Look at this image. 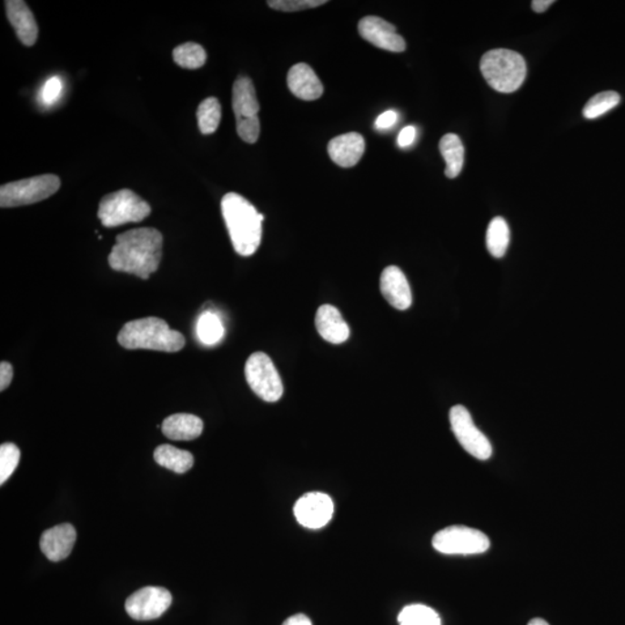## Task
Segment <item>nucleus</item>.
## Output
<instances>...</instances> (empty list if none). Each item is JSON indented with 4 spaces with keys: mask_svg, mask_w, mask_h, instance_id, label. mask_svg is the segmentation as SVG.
I'll return each mask as SVG.
<instances>
[{
    "mask_svg": "<svg viewBox=\"0 0 625 625\" xmlns=\"http://www.w3.org/2000/svg\"><path fill=\"white\" fill-rule=\"evenodd\" d=\"M164 237L153 227L130 229L118 234L108 257L110 267L146 280L155 274L163 258Z\"/></svg>",
    "mask_w": 625,
    "mask_h": 625,
    "instance_id": "f257e3e1",
    "label": "nucleus"
},
{
    "mask_svg": "<svg viewBox=\"0 0 625 625\" xmlns=\"http://www.w3.org/2000/svg\"><path fill=\"white\" fill-rule=\"evenodd\" d=\"M221 214L234 250L241 257H252L257 253L261 245L265 216L259 214L248 199L236 193H228L221 199Z\"/></svg>",
    "mask_w": 625,
    "mask_h": 625,
    "instance_id": "f03ea898",
    "label": "nucleus"
},
{
    "mask_svg": "<svg viewBox=\"0 0 625 625\" xmlns=\"http://www.w3.org/2000/svg\"><path fill=\"white\" fill-rule=\"evenodd\" d=\"M120 346L127 350L178 352L186 346L185 336L169 328L159 318H144L123 326L117 336Z\"/></svg>",
    "mask_w": 625,
    "mask_h": 625,
    "instance_id": "7ed1b4c3",
    "label": "nucleus"
},
{
    "mask_svg": "<svg viewBox=\"0 0 625 625\" xmlns=\"http://www.w3.org/2000/svg\"><path fill=\"white\" fill-rule=\"evenodd\" d=\"M479 69L487 83L500 93L518 91L527 75L524 57L517 51L509 49L488 51L480 59Z\"/></svg>",
    "mask_w": 625,
    "mask_h": 625,
    "instance_id": "20e7f679",
    "label": "nucleus"
},
{
    "mask_svg": "<svg viewBox=\"0 0 625 625\" xmlns=\"http://www.w3.org/2000/svg\"><path fill=\"white\" fill-rule=\"evenodd\" d=\"M150 204L130 189H121L101 199L97 217L105 227L140 223L151 215Z\"/></svg>",
    "mask_w": 625,
    "mask_h": 625,
    "instance_id": "39448f33",
    "label": "nucleus"
},
{
    "mask_svg": "<svg viewBox=\"0 0 625 625\" xmlns=\"http://www.w3.org/2000/svg\"><path fill=\"white\" fill-rule=\"evenodd\" d=\"M232 106L237 135L246 143H257L261 133L257 116L259 104L254 84L248 76H239L234 83Z\"/></svg>",
    "mask_w": 625,
    "mask_h": 625,
    "instance_id": "423d86ee",
    "label": "nucleus"
},
{
    "mask_svg": "<svg viewBox=\"0 0 625 625\" xmlns=\"http://www.w3.org/2000/svg\"><path fill=\"white\" fill-rule=\"evenodd\" d=\"M61 188V178L54 174L25 178L3 185L0 188V207L31 206L53 197Z\"/></svg>",
    "mask_w": 625,
    "mask_h": 625,
    "instance_id": "0eeeda50",
    "label": "nucleus"
},
{
    "mask_svg": "<svg viewBox=\"0 0 625 625\" xmlns=\"http://www.w3.org/2000/svg\"><path fill=\"white\" fill-rule=\"evenodd\" d=\"M246 380L263 401L274 403L283 397L284 386L277 368L265 352H255L247 360Z\"/></svg>",
    "mask_w": 625,
    "mask_h": 625,
    "instance_id": "6e6552de",
    "label": "nucleus"
},
{
    "mask_svg": "<svg viewBox=\"0 0 625 625\" xmlns=\"http://www.w3.org/2000/svg\"><path fill=\"white\" fill-rule=\"evenodd\" d=\"M432 546L445 555L482 554L490 548V539L483 531L466 526H449L438 531Z\"/></svg>",
    "mask_w": 625,
    "mask_h": 625,
    "instance_id": "1a4fd4ad",
    "label": "nucleus"
},
{
    "mask_svg": "<svg viewBox=\"0 0 625 625\" xmlns=\"http://www.w3.org/2000/svg\"><path fill=\"white\" fill-rule=\"evenodd\" d=\"M449 422L455 437L467 453L483 461L491 458L490 441L476 427L473 417L465 407H453L449 411Z\"/></svg>",
    "mask_w": 625,
    "mask_h": 625,
    "instance_id": "9d476101",
    "label": "nucleus"
},
{
    "mask_svg": "<svg viewBox=\"0 0 625 625\" xmlns=\"http://www.w3.org/2000/svg\"><path fill=\"white\" fill-rule=\"evenodd\" d=\"M173 597L168 590L147 586L131 594L126 601V610L136 620H152L161 618L171 607Z\"/></svg>",
    "mask_w": 625,
    "mask_h": 625,
    "instance_id": "9b49d317",
    "label": "nucleus"
},
{
    "mask_svg": "<svg viewBox=\"0 0 625 625\" xmlns=\"http://www.w3.org/2000/svg\"><path fill=\"white\" fill-rule=\"evenodd\" d=\"M334 503L328 495L322 492H308L297 499L295 516L297 522L306 529H318L325 527L333 518Z\"/></svg>",
    "mask_w": 625,
    "mask_h": 625,
    "instance_id": "f8f14e48",
    "label": "nucleus"
},
{
    "mask_svg": "<svg viewBox=\"0 0 625 625\" xmlns=\"http://www.w3.org/2000/svg\"><path fill=\"white\" fill-rule=\"evenodd\" d=\"M358 31L364 40L376 45L377 48L390 51V53H402L407 48L405 38L398 35L397 28L379 16L371 15L361 19Z\"/></svg>",
    "mask_w": 625,
    "mask_h": 625,
    "instance_id": "ddd939ff",
    "label": "nucleus"
},
{
    "mask_svg": "<svg viewBox=\"0 0 625 625\" xmlns=\"http://www.w3.org/2000/svg\"><path fill=\"white\" fill-rule=\"evenodd\" d=\"M380 290L390 306L398 310H407L412 305L409 282L399 267H387L380 277Z\"/></svg>",
    "mask_w": 625,
    "mask_h": 625,
    "instance_id": "4468645a",
    "label": "nucleus"
},
{
    "mask_svg": "<svg viewBox=\"0 0 625 625\" xmlns=\"http://www.w3.org/2000/svg\"><path fill=\"white\" fill-rule=\"evenodd\" d=\"M76 539L75 527L62 524L46 529L41 535L40 548L51 562H61L69 557Z\"/></svg>",
    "mask_w": 625,
    "mask_h": 625,
    "instance_id": "2eb2a0df",
    "label": "nucleus"
},
{
    "mask_svg": "<svg viewBox=\"0 0 625 625\" xmlns=\"http://www.w3.org/2000/svg\"><path fill=\"white\" fill-rule=\"evenodd\" d=\"M287 86L292 95L304 101L318 100L323 95V85L316 72L305 63L292 66L287 74Z\"/></svg>",
    "mask_w": 625,
    "mask_h": 625,
    "instance_id": "dca6fc26",
    "label": "nucleus"
},
{
    "mask_svg": "<svg viewBox=\"0 0 625 625\" xmlns=\"http://www.w3.org/2000/svg\"><path fill=\"white\" fill-rule=\"evenodd\" d=\"M7 19L15 28L16 36L25 46L35 45L38 27L33 12L23 0H7L5 2Z\"/></svg>",
    "mask_w": 625,
    "mask_h": 625,
    "instance_id": "f3484780",
    "label": "nucleus"
},
{
    "mask_svg": "<svg viewBox=\"0 0 625 625\" xmlns=\"http://www.w3.org/2000/svg\"><path fill=\"white\" fill-rule=\"evenodd\" d=\"M365 152V139L358 133H348L331 139L328 153L331 160L343 168L354 167Z\"/></svg>",
    "mask_w": 625,
    "mask_h": 625,
    "instance_id": "a211bd4d",
    "label": "nucleus"
},
{
    "mask_svg": "<svg viewBox=\"0 0 625 625\" xmlns=\"http://www.w3.org/2000/svg\"><path fill=\"white\" fill-rule=\"evenodd\" d=\"M316 326L321 338L331 344H342L350 338L348 323L334 306L323 305L318 309Z\"/></svg>",
    "mask_w": 625,
    "mask_h": 625,
    "instance_id": "6ab92c4d",
    "label": "nucleus"
},
{
    "mask_svg": "<svg viewBox=\"0 0 625 625\" xmlns=\"http://www.w3.org/2000/svg\"><path fill=\"white\" fill-rule=\"evenodd\" d=\"M203 420L191 414H176L167 417L161 425L163 433L168 439L189 441L202 435Z\"/></svg>",
    "mask_w": 625,
    "mask_h": 625,
    "instance_id": "aec40b11",
    "label": "nucleus"
},
{
    "mask_svg": "<svg viewBox=\"0 0 625 625\" xmlns=\"http://www.w3.org/2000/svg\"><path fill=\"white\" fill-rule=\"evenodd\" d=\"M439 150L446 161V176L455 178L460 176L465 163V147L460 137L455 134L445 135L440 140Z\"/></svg>",
    "mask_w": 625,
    "mask_h": 625,
    "instance_id": "412c9836",
    "label": "nucleus"
},
{
    "mask_svg": "<svg viewBox=\"0 0 625 625\" xmlns=\"http://www.w3.org/2000/svg\"><path fill=\"white\" fill-rule=\"evenodd\" d=\"M155 460L176 474H185L194 466L193 454L172 445H161L155 450Z\"/></svg>",
    "mask_w": 625,
    "mask_h": 625,
    "instance_id": "4be33fe9",
    "label": "nucleus"
},
{
    "mask_svg": "<svg viewBox=\"0 0 625 625\" xmlns=\"http://www.w3.org/2000/svg\"><path fill=\"white\" fill-rule=\"evenodd\" d=\"M509 227L503 217H496L489 224L487 231V248L493 257H503L509 245Z\"/></svg>",
    "mask_w": 625,
    "mask_h": 625,
    "instance_id": "5701e85b",
    "label": "nucleus"
},
{
    "mask_svg": "<svg viewBox=\"0 0 625 625\" xmlns=\"http://www.w3.org/2000/svg\"><path fill=\"white\" fill-rule=\"evenodd\" d=\"M174 62L184 69L197 70L202 67L207 62V53L202 45L186 42L185 45L176 46L173 51Z\"/></svg>",
    "mask_w": 625,
    "mask_h": 625,
    "instance_id": "b1692460",
    "label": "nucleus"
},
{
    "mask_svg": "<svg viewBox=\"0 0 625 625\" xmlns=\"http://www.w3.org/2000/svg\"><path fill=\"white\" fill-rule=\"evenodd\" d=\"M221 106L218 99L211 96L201 102L197 109L198 127L203 135L216 133L220 125Z\"/></svg>",
    "mask_w": 625,
    "mask_h": 625,
    "instance_id": "393cba45",
    "label": "nucleus"
},
{
    "mask_svg": "<svg viewBox=\"0 0 625 625\" xmlns=\"http://www.w3.org/2000/svg\"><path fill=\"white\" fill-rule=\"evenodd\" d=\"M399 625H441L440 616L432 608L410 605L403 608L398 615Z\"/></svg>",
    "mask_w": 625,
    "mask_h": 625,
    "instance_id": "a878e982",
    "label": "nucleus"
},
{
    "mask_svg": "<svg viewBox=\"0 0 625 625\" xmlns=\"http://www.w3.org/2000/svg\"><path fill=\"white\" fill-rule=\"evenodd\" d=\"M620 102L619 93L614 91H607L599 93V95L590 97L588 104H586L582 115L589 120L598 118L614 109Z\"/></svg>",
    "mask_w": 625,
    "mask_h": 625,
    "instance_id": "bb28decb",
    "label": "nucleus"
},
{
    "mask_svg": "<svg viewBox=\"0 0 625 625\" xmlns=\"http://www.w3.org/2000/svg\"><path fill=\"white\" fill-rule=\"evenodd\" d=\"M197 335L201 342L207 346H214L223 338L224 327L215 313L206 312L199 318Z\"/></svg>",
    "mask_w": 625,
    "mask_h": 625,
    "instance_id": "cd10ccee",
    "label": "nucleus"
},
{
    "mask_svg": "<svg viewBox=\"0 0 625 625\" xmlns=\"http://www.w3.org/2000/svg\"><path fill=\"white\" fill-rule=\"evenodd\" d=\"M20 449L12 442H5L0 446V484L6 482L15 473L20 461Z\"/></svg>",
    "mask_w": 625,
    "mask_h": 625,
    "instance_id": "c85d7f7f",
    "label": "nucleus"
},
{
    "mask_svg": "<svg viewBox=\"0 0 625 625\" xmlns=\"http://www.w3.org/2000/svg\"><path fill=\"white\" fill-rule=\"evenodd\" d=\"M326 0H269L267 5L276 11L297 12L325 5Z\"/></svg>",
    "mask_w": 625,
    "mask_h": 625,
    "instance_id": "c756f323",
    "label": "nucleus"
},
{
    "mask_svg": "<svg viewBox=\"0 0 625 625\" xmlns=\"http://www.w3.org/2000/svg\"><path fill=\"white\" fill-rule=\"evenodd\" d=\"M63 91V83L58 76H53L46 80L44 88L41 91V99L45 106L54 105L61 96Z\"/></svg>",
    "mask_w": 625,
    "mask_h": 625,
    "instance_id": "7c9ffc66",
    "label": "nucleus"
},
{
    "mask_svg": "<svg viewBox=\"0 0 625 625\" xmlns=\"http://www.w3.org/2000/svg\"><path fill=\"white\" fill-rule=\"evenodd\" d=\"M398 121V114L395 110H387L382 113L376 121V129L379 131H386L392 129Z\"/></svg>",
    "mask_w": 625,
    "mask_h": 625,
    "instance_id": "2f4dec72",
    "label": "nucleus"
},
{
    "mask_svg": "<svg viewBox=\"0 0 625 625\" xmlns=\"http://www.w3.org/2000/svg\"><path fill=\"white\" fill-rule=\"evenodd\" d=\"M416 137L417 129L414 126L403 127L398 137V146L401 148L409 147L415 143Z\"/></svg>",
    "mask_w": 625,
    "mask_h": 625,
    "instance_id": "473e14b6",
    "label": "nucleus"
},
{
    "mask_svg": "<svg viewBox=\"0 0 625 625\" xmlns=\"http://www.w3.org/2000/svg\"><path fill=\"white\" fill-rule=\"evenodd\" d=\"M13 379V367L8 361H2L0 364V390L8 388Z\"/></svg>",
    "mask_w": 625,
    "mask_h": 625,
    "instance_id": "72a5a7b5",
    "label": "nucleus"
},
{
    "mask_svg": "<svg viewBox=\"0 0 625 625\" xmlns=\"http://www.w3.org/2000/svg\"><path fill=\"white\" fill-rule=\"evenodd\" d=\"M283 625H313L312 620H310L307 616L304 614H297L288 618Z\"/></svg>",
    "mask_w": 625,
    "mask_h": 625,
    "instance_id": "f704fd0d",
    "label": "nucleus"
},
{
    "mask_svg": "<svg viewBox=\"0 0 625 625\" xmlns=\"http://www.w3.org/2000/svg\"><path fill=\"white\" fill-rule=\"evenodd\" d=\"M552 4H554V0H534V2L531 3V7H533V10L537 13H543L546 12Z\"/></svg>",
    "mask_w": 625,
    "mask_h": 625,
    "instance_id": "c9c22d12",
    "label": "nucleus"
},
{
    "mask_svg": "<svg viewBox=\"0 0 625 625\" xmlns=\"http://www.w3.org/2000/svg\"><path fill=\"white\" fill-rule=\"evenodd\" d=\"M529 625H549V623H548L547 620H544L542 619H533L530 620Z\"/></svg>",
    "mask_w": 625,
    "mask_h": 625,
    "instance_id": "e433bc0d",
    "label": "nucleus"
}]
</instances>
